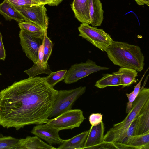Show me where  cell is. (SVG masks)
Here are the masks:
<instances>
[{
    "label": "cell",
    "instance_id": "obj_4",
    "mask_svg": "<svg viewBox=\"0 0 149 149\" xmlns=\"http://www.w3.org/2000/svg\"><path fill=\"white\" fill-rule=\"evenodd\" d=\"M85 86H80L69 90H58L54 104L49 118H54L72 109L77 100L85 92Z\"/></svg>",
    "mask_w": 149,
    "mask_h": 149
},
{
    "label": "cell",
    "instance_id": "obj_7",
    "mask_svg": "<svg viewBox=\"0 0 149 149\" xmlns=\"http://www.w3.org/2000/svg\"><path fill=\"white\" fill-rule=\"evenodd\" d=\"M85 119L81 110L72 109L52 119H48L46 124L60 131L79 127Z\"/></svg>",
    "mask_w": 149,
    "mask_h": 149
},
{
    "label": "cell",
    "instance_id": "obj_5",
    "mask_svg": "<svg viewBox=\"0 0 149 149\" xmlns=\"http://www.w3.org/2000/svg\"><path fill=\"white\" fill-rule=\"evenodd\" d=\"M78 29L79 36L103 52L106 51L113 41L103 29L91 26L87 23H82Z\"/></svg>",
    "mask_w": 149,
    "mask_h": 149
},
{
    "label": "cell",
    "instance_id": "obj_23",
    "mask_svg": "<svg viewBox=\"0 0 149 149\" xmlns=\"http://www.w3.org/2000/svg\"><path fill=\"white\" fill-rule=\"evenodd\" d=\"M67 71V70H64L52 72L48 76L45 77V81L48 85L54 88L57 83L64 79Z\"/></svg>",
    "mask_w": 149,
    "mask_h": 149
},
{
    "label": "cell",
    "instance_id": "obj_17",
    "mask_svg": "<svg viewBox=\"0 0 149 149\" xmlns=\"http://www.w3.org/2000/svg\"><path fill=\"white\" fill-rule=\"evenodd\" d=\"M0 14L7 21L14 20L18 23L24 21L21 14L8 0L0 4Z\"/></svg>",
    "mask_w": 149,
    "mask_h": 149
},
{
    "label": "cell",
    "instance_id": "obj_15",
    "mask_svg": "<svg viewBox=\"0 0 149 149\" xmlns=\"http://www.w3.org/2000/svg\"><path fill=\"white\" fill-rule=\"evenodd\" d=\"M55 149L56 148L48 144L38 137L27 136L19 139L17 149Z\"/></svg>",
    "mask_w": 149,
    "mask_h": 149
},
{
    "label": "cell",
    "instance_id": "obj_1",
    "mask_svg": "<svg viewBox=\"0 0 149 149\" xmlns=\"http://www.w3.org/2000/svg\"><path fill=\"white\" fill-rule=\"evenodd\" d=\"M57 93L45 77L14 82L0 91V126L18 130L28 125L46 123Z\"/></svg>",
    "mask_w": 149,
    "mask_h": 149
},
{
    "label": "cell",
    "instance_id": "obj_20",
    "mask_svg": "<svg viewBox=\"0 0 149 149\" xmlns=\"http://www.w3.org/2000/svg\"><path fill=\"white\" fill-rule=\"evenodd\" d=\"M119 86H121L120 74L118 71L111 74H104L103 77L97 81L95 85V87L100 88Z\"/></svg>",
    "mask_w": 149,
    "mask_h": 149
},
{
    "label": "cell",
    "instance_id": "obj_22",
    "mask_svg": "<svg viewBox=\"0 0 149 149\" xmlns=\"http://www.w3.org/2000/svg\"><path fill=\"white\" fill-rule=\"evenodd\" d=\"M18 25L21 29H23L32 36L42 40L46 31H45L37 25L32 22L24 21L19 22Z\"/></svg>",
    "mask_w": 149,
    "mask_h": 149
},
{
    "label": "cell",
    "instance_id": "obj_32",
    "mask_svg": "<svg viewBox=\"0 0 149 149\" xmlns=\"http://www.w3.org/2000/svg\"><path fill=\"white\" fill-rule=\"evenodd\" d=\"M137 4L142 5L146 4L149 6V0H135Z\"/></svg>",
    "mask_w": 149,
    "mask_h": 149
},
{
    "label": "cell",
    "instance_id": "obj_18",
    "mask_svg": "<svg viewBox=\"0 0 149 149\" xmlns=\"http://www.w3.org/2000/svg\"><path fill=\"white\" fill-rule=\"evenodd\" d=\"M89 130L85 131L72 138L64 140L60 145L58 149H81L88 136Z\"/></svg>",
    "mask_w": 149,
    "mask_h": 149
},
{
    "label": "cell",
    "instance_id": "obj_10",
    "mask_svg": "<svg viewBox=\"0 0 149 149\" xmlns=\"http://www.w3.org/2000/svg\"><path fill=\"white\" fill-rule=\"evenodd\" d=\"M60 131L48 125L47 124H39L34 126L31 131L32 134L45 141L49 145H61L64 140L60 138L59 135Z\"/></svg>",
    "mask_w": 149,
    "mask_h": 149
},
{
    "label": "cell",
    "instance_id": "obj_16",
    "mask_svg": "<svg viewBox=\"0 0 149 149\" xmlns=\"http://www.w3.org/2000/svg\"><path fill=\"white\" fill-rule=\"evenodd\" d=\"M89 8L91 24L94 27L100 26L103 20L104 11L100 0H89Z\"/></svg>",
    "mask_w": 149,
    "mask_h": 149
},
{
    "label": "cell",
    "instance_id": "obj_30",
    "mask_svg": "<svg viewBox=\"0 0 149 149\" xmlns=\"http://www.w3.org/2000/svg\"><path fill=\"white\" fill-rule=\"evenodd\" d=\"M37 5H48L50 6H57L53 0H32Z\"/></svg>",
    "mask_w": 149,
    "mask_h": 149
},
{
    "label": "cell",
    "instance_id": "obj_8",
    "mask_svg": "<svg viewBox=\"0 0 149 149\" xmlns=\"http://www.w3.org/2000/svg\"><path fill=\"white\" fill-rule=\"evenodd\" d=\"M109 69L108 67L98 65L95 62L88 59L85 63L72 65L67 71L64 82L66 84L76 82L91 74Z\"/></svg>",
    "mask_w": 149,
    "mask_h": 149
},
{
    "label": "cell",
    "instance_id": "obj_9",
    "mask_svg": "<svg viewBox=\"0 0 149 149\" xmlns=\"http://www.w3.org/2000/svg\"><path fill=\"white\" fill-rule=\"evenodd\" d=\"M19 36L20 44L23 52L28 58L34 63L38 58V52L40 39L32 36L25 30L20 29Z\"/></svg>",
    "mask_w": 149,
    "mask_h": 149
},
{
    "label": "cell",
    "instance_id": "obj_21",
    "mask_svg": "<svg viewBox=\"0 0 149 149\" xmlns=\"http://www.w3.org/2000/svg\"><path fill=\"white\" fill-rule=\"evenodd\" d=\"M118 71L120 74V80L122 88L128 86L136 83L138 80L136 79L138 76V72L130 68L121 67Z\"/></svg>",
    "mask_w": 149,
    "mask_h": 149
},
{
    "label": "cell",
    "instance_id": "obj_31",
    "mask_svg": "<svg viewBox=\"0 0 149 149\" xmlns=\"http://www.w3.org/2000/svg\"><path fill=\"white\" fill-rule=\"evenodd\" d=\"M148 68L147 69V70L146 71L144 74L143 75V76L141 77V79L140 80V81L138 83L137 85L134 86V90L133 91V92L134 94L137 97L138 95L139 92L140 91L141 88V82L144 78L145 74L148 70Z\"/></svg>",
    "mask_w": 149,
    "mask_h": 149
},
{
    "label": "cell",
    "instance_id": "obj_14",
    "mask_svg": "<svg viewBox=\"0 0 149 149\" xmlns=\"http://www.w3.org/2000/svg\"><path fill=\"white\" fill-rule=\"evenodd\" d=\"M71 6L75 17L79 21L91 24L89 0H73Z\"/></svg>",
    "mask_w": 149,
    "mask_h": 149
},
{
    "label": "cell",
    "instance_id": "obj_28",
    "mask_svg": "<svg viewBox=\"0 0 149 149\" xmlns=\"http://www.w3.org/2000/svg\"><path fill=\"white\" fill-rule=\"evenodd\" d=\"M126 95L128 100V102L126 104V113H128L132 107L133 102L136 96L134 94L133 91L129 94L126 93Z\"/></svg>",
    "mask_w": 149,
    "mask_h": 149
},
{
    "label": "cell",
    "instance_id": "obj_26",
    "mask_svg": "<svg viewBox=\"0 0 149 149\" xmlns=\"http://www.w3.org/2000/svg\"><path fill=\"white\" fill-rule=\"evenodd\" d=\"M103 115L101 113H92L89 117V120L91 126H95L99 125L102 121Z\"/></svg>",
    "mask_w": 149,
    "mask_h": 149
},
{
    "label": "cell",
    "instance_id": "obj_35",
    "mask_svg": "<svg viewBox=\"0 0 149 149\" xmlns=\"http://www.w3.org/2000/svg\"><path fill=\"white\" fill-rule=\"evenodd\" d=\"M1 24V22H0V25Z\"/></svg>",
    "mask_w": 149,
    "mask_h": 149
},
{
    "label": "cell",
    "instance_id": "obj_24",
    "mask_svg": "<svg viewBox=\"0 0 149 149\" xmlns=\"http://www.w3.org/2000/svg\"><path fill=\"white\" fill-rule=\"evenodd\" d=\"M19 139L0 134V149H17Z\"/></svg>",
    "mask_w": 149,
    "mask_h": 149
},
{
    "label": "cell",
    "instance_id": "obj_6",
    "mask_svg": "<svg viewBox=\"0 0 149 149\" xmlns=\"http://www.w3.org/2000/svg\"><path fill=\"white\" fill-rule=\"evenodd\" d=\"M13 6L21 14L24 21L33 23L45 31H47L49 24V18L46 13L47 9L45 5Z\"/></svg>",
    "mask_w": 149,
    "mask_h": 149
},
{
    "label": "cell",
    "instance_id": "obj_34",
    "mask_svg": "<svg viewBox=\"0 0 149 149\" xmlns=\"http://www.w3.org/2000/svg\"><path fill=\"white\" fill-rule=\"evenodd\" d=\"M1 73L0 72V76H1Z\"/></svg>",
    "mask_w": 149,
    "mask_h": 149
},
{
    "label": "cell",
    "instance_id": "obj_19",
    "mask_svg": "<svg viewBox=\"0 0 149 149\" xmlns=\"http://www.w3.org/2000/svg\"><path fill=\"white\" fill-rule=\"evenodd\" d=\"M149 131V100L136 119L135 135Z\"/></svg>",
    "mask_w": 149,
    "mask_h": 149
},
{
    "label": "cell",
    "instance_id": "obj_33",
    "mask_svg": "<svg viewBox=\"0 0 149 149\" xmlns=\"http://www.w3.org/2000/svg\"><path fill=\"white\" fill-rule=\"evenodd\" d=\"M56 4L57 6L63 0H53Z\"/></svg>",
    "mask_w": 149,
    "mask_h": 149
},
{
    "label": "cell",
    "instance_id": "obj_13",
    "mask_svg": "<svg viewBox=\"0 0 149 149\" xmlns=\"http://www.w3.org/2000/svg\"><path fill=\"white\" fill-rule=\"evenodd\" d=\"M43 50L44 46L42 41L38 50L37 61L34 63L33 65L31 68L24 71L29 77H34L41 74H45L49 75L52 72L48 62L44 61Z\"/></svg>",
    "mask_w": 149,
    "mask_h": 149
},
{
    "label": "cell",
    "instance_id": "obj_11",
    "mask_svg": "<svg viewBox=\"0 0 149 149\" xmlns=\"http://www.w3.org/2000/svg\"><path fill=\"white\" fill-rule=\"evenodd\" d=\"M82 149H97L104 141L103 140L105 126L102 121L98 125L91 126Z\"/></svg>",
    "mask_w": 149,
    "mask_h": 149
},
{
    "label": "cell",
    "instance_id": "obj_2",
    "mask_svg": "<svg viewBox=\"0 0 149 149\" xmlns=\"http://www.w3.org/2000/svg\"><path fill=\"white\" fill-rule=\"evenodd\" d=\"M105 52L115 65L139 72L143 68L145 57L138 46L113 40Z\"/></svg>",
    "mask_w": 149,
    "mask_h": 149
},
{
    "label": "cell",
    "instance_id": "obj_3",
    "mask_svg": "<svg viewBox=\"0 0 149 149\" xmlns=\"http://www.w3.org/2000/svg\"><path fill=\"white\" fill-rule=\"evenodd\" d=\"M144 86L133 102L132 107L125 119L122 121L113 125V127L104 135V141L113 143L118 136L127 130L132 122L140 114L149 100V89Z\"/></svg>",
    "mask_w": 149,
    "mask_h": 149
},
{
    "label": "cell",
    "instance_id": "obj_25",
    "mask_svg": "<svg viewBox=\"0 0 149 149\" xmlns=\"http://www.w3.org/2000/svg\"><path fill=\"white\" fill-rule=\"evenodd\" d=\"M42 41L44 46V60L45 62H47L52 53L53 45L52 41L47 36V32Z\"/></svg>",
    "mask_w": 149,
    "mask_h": 149
},
{
    "label": "cell",
    "instance_id": "obj_12",
    "mask_svg": "<svg viewBox=\"0 0 149 149\" xmlns=\"http://www.w3.org/2000/svg\"><path fill=\"white\" fill-rule=\"evenodd\" d=\"M117 149H149V131L131 136L125 144L113 143Z\"/></svg>",
    "mask_w": 149,
    "mask_h": 149
},
{
    "label": "cell",
    "instance_id": "obj_29",
    "mask_svg": "<svg viewBox=\"0 0 149 149\" xmlns=\"http://www.w3.org/2000/svg\"><path fill=\"white\" fill-rule=\"evenodd\" d=\"M6 57L5 49L2 41V37L0 31V60H4Z\"/></svg>",
    "mask_w": 149,
    "mask_h": 149
},
{
    "label": "cell",
    "instance_id": "obj_27",
    "mask_svg": "<svg viewBox=\"0 0 149 149\" xmlns=\"http://www.w3.org/2000/svg\"><path fill=\"white\" fill-rule=\"evenodd\" d=\"M13 5L21 6L28 5H37L32 0H8Z\"/></svg>",
    "mask_w": 149,
    "mask_h": 149
}]
</instances>
